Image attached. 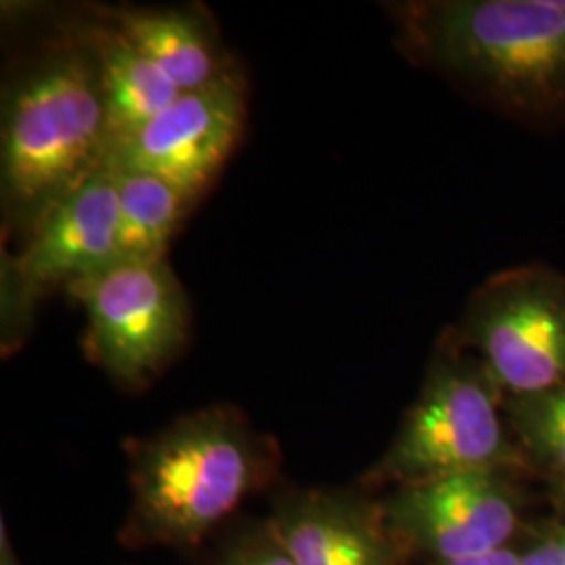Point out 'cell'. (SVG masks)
Segmentation results:
<instances>
[{
	"label": "cell",
	"instance_id": "obj_12",
	"mask_svg": "<svg viewBox=\"0 0 565 565\" xmlns=\"http://www.w3.org/2000/svg\"><path fill=\"white\" fill-rule=\"evenodd\" d=\"M116 30L153 61L182 93L198 90L231 67L210 28L182 9H128L116 13Z\"/></svg>",
	"mask_w": 565,
	"mask_h": 565
},
{
	"label": "cell",
	"instance_id": "obj_18",
	"mask_svg": "<svg viewBox=\"0 0 565 565\" xmlns=\"http://www.w3.org/2000/svg\"><path fill=\"white\" fill-rule=\"evenodd\" d=\"M555 490V497H557V501H559V507H562V511L565 513V486H559V488H553Z\"/></svg>",
	"mask_w": 565,
	"mask_h": 565
},
{
	"label": "cell",
	"instance_id": "obj_5",
	"mask_svg": "<svg viewBox=\"0 0 565 565\" xmlns=\"http://www.w3.org/2000/svg\"><path fill=\"white\" fill-rule=\"evenodd\" d=\"M65 291L86 312L88 361L121 387L156 382L189 340V302L166 260H120Z\"/></svg>",
	"mask_w": 565,
	"mask_h": 565
},
{
	"label": "cell",
	"instance_id": "obj_16",
	"mask_svg": "<svg viewBox=\"0 0 565 565\" xmlns=\"http://www.w3.org/2000/svg\"><path fill=\"white\" fill-rule=\"evenodd\" d=\"M522 565H565V524L548 527L520 551Z\"/></svg>",
	"mask_w": 565,
	"mask_h": 565
},
{
	"label": "cell",
	"instance_id": "obj_6",
	"mask_svg": "<svg viewBox=\"0 0 565 565\" xmlns=\"http://www.w3.org/2000/svg\"><path fill=\"white\" fill-rule=\"evenodd\" d=\"M455 327L505 396L565 387V273L555 266L494 273L469 296Z\"/></svg>",
	"mask_w": 565,
	"mask_h": 565
},
{
	"label": "cell",
	"instance_id": "obj_13",
	"mask_svg": "<svg viewBox=\"0 0 565 565\" xmlns=\"http://www.w3.org/2000/svg\"><path fill=\"white\" fill-rule=\"evenodd\" d=\"M114 172L118 181L121 260H166L168 243L195 198L147 172Z\"/></svg>",
	"mask_w": 565,
	"mask_h": 565
},
{
	"label": "cell",
	"instance_id": "obj_2",
	"mask_svg": "<svg viewBox=\"0 0 565 565\" xmlns=\"http://www.w3.org/2000/svg\"><path fill=\"white\" fill-rule=\"evenodd\" d=\"M128 459L124 543L182 548L200 545L275 478L279 448L239 408L216 404L130 443Z\"/></svg>",
	"mask_w": 565,
	"mask_h": 565
},
{
	"label": "cell",
	"instance_id": "obj_14",
	"mask_svg": "<svg viewBox=\"0 0 565 565\" xmlns=\"http://www.w3.org/2000/svg\"><path fill=\"white\" fill-rule=\"evenodd\" d=\"M505 417L525 465L565 486V387L505 396Z\"/></svg>",
	"mask_w": 565,
	"mask_h": 565
},
{
	"label": "cell",
	"instance_id": "obj_17",
	"mask_svg": "<svg viewBox=\"0 0 565 565\" xmlns=\"http://www.w3.org/2000/svg\"><path fill=\"white\" fill-rule=\"evenodd\" d=\"M446 565H522V559H520V551L505 546V548L486 553V555H480V557H471V559Z\"/></svg>",
	"mask_w": 565,
	"mask_h": 565
},
{
	"label": "cell",
	"instance_id": "obj_4",
	"mask_svg": "<svg viewBox=\"0 0 565 565\" xmlns=\"http://www.w3.org/2000/svg\"><path fill=\"white\" fill-rule=\"evenodd\" d=\"M473 469H527L507 425L505 392L455 324L436 340L424 387L366 484H419Z\"/></svg>",
	"mask_w": 565,
	"mask_h": 565
},
{
	"label": "cell",
	"instance_id": "obj_15",
	"mask_svg": "<svg viewBox=\"0 0 565 565\" xmlns=\"http://www.w3.org/2000/svg\"><path fill=\"white\" fill-rule=\"evenodd\" d=\"M216 565H296L270 522L226 548Z\"/></svg>",
	"mask_w": 565,
	"mask_h": 565
},
{
	"label": "cell",
	"instance_id": "obj_11",
	"mask_svg": "<svg viewBox=\"0 0 565 565\" xmlns=\"http://www.w3.org/2000/svg\"><path fill=\"white\" fill-rule=\"evenodd\" d=\"M102 70L103 102L107 114L109 153L139 132L182 95L162 70L124 39L116 25L90 34ZM107 153V158H109Z\"/></svg>",
	"mask_w": 565,
	"mask_h": 565
},
{
	"label": "cell",
	"instance_id": "obj_19",
	"mask_svg": "<svg viewBox=\"0 0 565 565\" xmlns=\"http://www.w3.org/2000/svg\"><path fill=\"white\" fill-rule=\"evenodd\" d=\"M564 4H565V0H564Z\"/></svg>",
	"mask_w": 565,
	"mask_h": 565
},
{
	"label": "cell",
	"instance_id": "obj_7",
	"mask_svg": "<svg viewBox=\"0 0 565 565\" xmlns=\"http://www.w3.org/2000/svg\"><path fill=\"white\" fill-rule=\"evenodd\" d=\"M513 469H473L401 486L384 518L396 543L455 564L505 548L520 527Z\"/></svg>",
	"mask_w": 565,
	"mask_h": 565
},
{
	"label": "cell",
	"instance_id": "obj_9",
	"mask_svg": "<svg viewBox=\"0 0 565 565\" xmlns=\"http://www.w3.org/2000/svg\"><path fill=\"white\" fill-rule=\"evenodd\" d=\"M245 84L235 70L198 90L182 93L128 141L107 163L160 177L198 198L233 153L245 126Z\"/></svg>",
	"mask_w": 565,
	"mask_h": 565
},
{
	"label": "cell",
	"instance_id": "obj_10",
	"mask_svg": "<svg viewBox=\"0 0 565 565\" xmlns=\"http://www.w3.org/2000/svg\"><path fill=\"white\" fill-rule=\"evenodd\" d=\"M296 565H396L401 545L384 507L335 490H296L270 520Z\"/></svg>",
	"mask_w": 565,
	"mask_h": 565
},
{
	"label": "cell",
	"instance_id": "obj_3",
	"mask_svg": "<svg viewBox=\"0 0 565 565\" xmlns=\"http://www.w3.org/2000/svg\"><path fill=\"white\" fill-rule=\"evenodd\" d=\"M109 153L102 70L93 42L63 46L11 84L2 107L4 212L28 233Z\"/></svg>",
	"mask_w": 565,
	"mask_h": 565
},
{
	"label": "cell",
	"instance_id": "obj_1",
	"mask_svg": "<svg viewBox=\"0 0 565 565\" xmlns=\"http://www.w3.org/2000/svg\"><path fill=\"white\" fill-rule=\"evenodd\" d=\"M392 15L408 60L509 120L565 126L564 0H415Z\"/></svg>",
	"mask_w": 565,
	"mask_h": 565
},
{
	"label": "cell",
	"instance_id": "obj_8",
	"mask_svg": "<svg viewBox=\"0 0 565 565\" xmlns=\"http://www.w3.org/2000/svg\"><path fill=\"white\" fill-rule=\"evenodd\" d=\"M118 226V181L105 166L55 203L28 233L23 252L11 263V317L25 321L49 291L67 289L120 263Z\"/></svg>",
	"mask_w": 565,
	"mask_h": 565
}]
</instances>
